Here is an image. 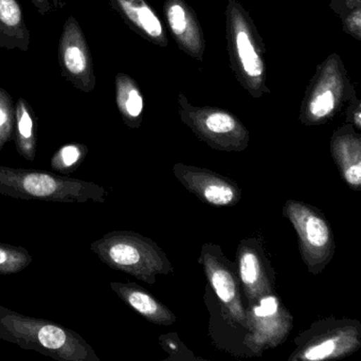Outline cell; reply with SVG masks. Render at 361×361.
<instances>
[{
    "label": "cell",
    "mask_w": 361,
    "mask_h": 361,
    "mask_svg": "<svg viewBox=\"0 0 361 361\" xmlns=\"http://www.w3.org/2000/svg\"><path fill=\"white\" fill-rule=\"evenodd\" d=\"M0 339L59 361H100L96 350L69 327L25 316L0 305Z\"/></svg>",
    "instance_id": "cell-1"
},
{
    "label": "cell",
    "mask_w": 361,
    "mask_h": 361,
    "mask_svg": "<svg viewBox=\"0 0 361 361\" xmlns=\"http://www.w3.org/2000/svg\"><path fill=\"white\" fill-rule=\"evenodd\" d=\"M225 16L228 54L236 80L252 98L271 94L265 44L250 13L236 0H229Z\"/></svg>",
    "instance_id": "cell-2"
},
{
    "label": "cell",
    "mask_w": 361,
    "mask_h": 361,
    "mask_svg": "<svg viewBox=\"0 0 361 361\" xmlns=\"http://www.w3.org/2000/svg\"><path fill=\"white\" fill-rule=\"evenodd\" d=\"M0 194L22 200L86 204L106 200L107 191L98 183L48 171L0 166Z\"/></svg>",
    "instance_id": "cell-3"
},
{
    "label": "cell",
    "mask_w": 361,
    "mask_h": 361,
    "mask_svg": "<svg viewBox=\"0 0 361 361\" xmlns=\"http://www.w3.org/2000/svg\"><path fill=\"white\" fill-rule=\"evenodd\" d=\"M102 263L149 285L159 276L174 274V267L157 243L134 231H111L90 244Z\"/></svg>",
    "instance_id": "cell-4"
},
{
    "label": "cell",
    "mask_w": 361,
    "mask_h": 361,
    "mask_svg": "<svg viewBox=\"0 0 361 361\" xmlns=\"http://www.w3.org/2000/svg\"><path fill=\"white\" fill-rule=\"evenodd\" d=\"M355 92L341 56L331 54L316 67L301 107L299 121L303 126H323L343 109Z\"/></svg>",
    "instance_id": "cell-5"
},
{
    "label": "cell",
    "mask_w": 361,
    "mask_h": 361,
    "mask_svg": "<svg viewBox=\"0 0 361 361\" xmlns=\"http://www.w3.org/2000/svg\"><path fill=\"white\" fill-rule=\"evenodd\" d=\"M288 361L338 360L361 348V323L356 319H319L293 340Z\"/></svg>",
    "instance_id": "cell-6"
},
{
    "label": "cell",
    "mask_w": 361,
    "mask_h": 361,
    "mask_svg": "<svg viewBox=\"0 0 361 361\" xmlns=\"http://www.w3.org/2000/svg\"><path fill=\"white\" fill-rule=\"evenodd\" d=\"M177 102L183 123L211 149L240 153L249 147L250 133L231 111L221 107L194 106L183 92Z\"/></svg>",
    "instance_id": "cell-7"
},
{
    "label": "cell",
    "mask_w": 361,
    "mask_h": 361,
    "mask_svg": "<svg viewBox=\"0 0 361 361\" xmlns=\"http://www.w3.org/2000/svg\"><path fill=\"white\" fill-rule=\"evenodd\" d=\"M283 215L297 232L300 255L308 272L319 276L336 252L331 224L318 208L300 200H287Z\"/></svg>",
    "instance_id": "cell-8"
},
{
    "label": "cell",
    "mask_w": 361,
    "mask_h": 361,
    "mask_svg": "<svg viewBox=\"0 0 361 361\" xmlns=\"http://www.w3.org/2000/svg\"><path fill=\"white\" fill-rule=\"evenodd\" d=\"M247 335L245 345L253 357L286 341L293 329V317L278 293H270L246 306Z\"/></svg>",
    "instance_id": "cell-9"
},
{
    "label": "cell",
    "mask_w": 361,
    "mask_h": 361,
    "mask_svg": "<svg viewBox=\"0 0 361 361\" xmlns=\"http://www.w3.org/2000/svg\"><path fill=\"white\" fill-rule=\"evenodd\" d=\"M198 263L206 274L208 285L231 320L247 329L246 300L238 279L235 262H231L221 246L204 243L200 249ZM248 331V329H247Z\"/></svg>",
    "instance_id": "cell-10"
},
{
    "label": "cell",
    "mask_w": 361,
    "mask_h": 361,
    "mask_svg": "<svg viewBox=\"0 0 361 361\" xmlns=\"http://www.w3.org/2000/svg\"><path fill=\"white\" fill-rule=\"evenodd\" d=\"M61 75L75 88L92 92L96 87L94 61L79 22L69 16L63 27L59 44Z\"/></svg>",
    "instance_id": "cell-11"
},
{
    "label": "cell",
    "mask_w": 361,
    "mask_h": 361,
    "mask_svg": "<svg viewBox=\"0 0 361 361\" xmlns=\"http://www.w3.org/2000/svg\"><path fill=\"white\" fill-rule=\"evenodd\" d=\"M235 265L246 306L276 291V272L266 255L263 240L259 238L240 240Z\"/></svg>",
    "instance_id": "cell-12"
},
{
    "label": "cell",
    "mask_w": 361,
    "mask_h": 361,
    "mask_svg": "<svg viewBox=\"0 0 361 361\" xmlns=\"http://www.w3.org/2000/svg\"><path fill=\"white\" fill-rule=\"evenodd\" d=\"M173 174L190 193L213 207H234L242 200V190L229 177L200 166L175 164Z\"/></svg>",
    "instance_id": "cell-13"
},
{
    "label": "cell",
    "mask_w": 361,
    "mask_h": 361,
    "mask_svg": "<svg viewBox=\"0 0 361 361\" xmlns=\"http://www.w3.org/2000/svg\"><path fill=\"white\" fill-rule=\"evenodd\" d=\"M162 10L166 26L179 49L194 60L202 62L206 42L193 8L185 0H166Z\"/></svg>",
    "instance_id": "cell-14"
},
{
    "label": "cell",
    "mask_w": 361,
    "mask_h": 361,
    "mask_svg": "<svg viewBox=\"0 0 361 361\" xmlns=\"http://www.w3.org/2000/svg\"><path fill=\"white\" fill-rule=\"evenodd\" d=\"M204 305L209 312V336L213 344L221 352L235 357H253L245 345L247 329L231 320L224 312L221 302L208 284L204 287Z\"/></svg>",
    "instance_id": "cell-15"
},
{
    "label": "cell",
    "mask_w": 361,
    "mask_h": 361,
    "mask_svg": "<svg viewBox=\"0 0 361 361\" xmlns=\"http://www.w3.org/2000/svg\"><path fill=\"white\" fill-rule=\"evenodd\" d=\"M331 157L344 183L353 191L361 190V135L352 124L340 126L331 135Z\"/></svg>",
    "instance_id": "cell-16"
},
{
    "label": "cell",
    "mask_w": 361,
    "mask_h": 361,
    "mask_svg": "<svg viewBox=\"0 0 361 361\" xmlns=\"http://www.w3.org/2000/svg\"><path fill=\"white\" fill-rule=\"evenodd\" d=\"M114 11L145 41L166 48L169 45L164 23L147 0H111Z\"/></svg>",
    "instance_id": "cell-17"
},
{
    "label": "cell",
    "mask_w": 361,
    "mask_h": 361,
    "mask_svg": "<svg viewBox=\"0 0 361 361\" xmlns=\"http://www.w3.org/2000/svg\"><path fill=\"white\" fill-rule=\"evenodd\" d=\"M111 288L126 305L140 314L149 322L161 326L174 324L177 318L170 308L136 283L113 281Z\"/></svg>",
    "instance_id": "cell-18"
},
{
    "label": "cell",
    "mask_w": 361,
    "mask_h": 361,
    "mask_svg": "<svg viewBox=\"0 0 361 361\" xmlns=\"http://www.w3.org/2000/svg\"><path fill=\"white\" fill-rule=\"evenodd\" d=\"M29 46L30 31L18 0H0V48L27 52Z\"/></svg>",
    "instance_id": "cell-19"
},
{
    "label": "cell",
    "mask_w": 361,
    "mask_h": 361,
    "mask_svg": "<svg viewBox=\"0 0 361 361\" xmlns=\"http://www.w3.org/2000/svg\"><path fill=\"white\" fill-rule=\"evenodd\" d=\"M116 103L128 128L137 130L142 124L145 98L138 83L126 73L116 75Z\"/></svg>",
    "instance_id": "cell-20"
},
{
    "label": "cell",
    "mask_w": 361,
    "mask_h": 361,
    "mask_svg": "<svg viewBox=\"0 0 361 361\" xmlns=\"http://www.w3.org/2000/svg\"><path fill=\"white\" fill-rule=\"evenodd\" d=\"M13 141L16 151L27 161H35L37 149V118L24 98L16 103Z\"/></svg>",
    "instance_id": "cell-21"
},
{
    "label": "cell",
    "mask_w": 361,
    "mask_h": 361,
    "mask_svg": "<svg viewBox=\"0 0 361 361\" xmlns=\"http://www.w3.org/2000/svg\"><path fill=\"white\" fill-rule=\"evenodd\" d=\"M88 147L82 143H68L58 149L50 160L52 170L61 175H69L77 171L85 160Z\"/></svg>",
    "instance_id": "cell-22"
},
{
    "label": "cell",
    "mask_w": 361,
    "mask_h": 361,
    "mask_svg": "<svg viewBox=\"0 0 361 361\" xmlns=\"http://www.w3.org/2000/svg\"><path fill=\"white\" fill-rule=\"evenodd\" d=\"M32 261V255L24 247L0 243V276L18 274Z\"/></svg>",
    "instance_id": "cell-23"
},
{
    "label": "cell",
    "mask_w": 361,
    "mask_h": 361,
    "mask_svg": "<svg viewBox=\"0 0 361 361\" xmlns=\"http://www.w3.org/2000/svg\"><path fill=\"white\" fill-rule=\"evenodd\" d=\"M16 103L11 94L0 87V151L13 140Z\"/></svg>",
    "instance_id": "cell-24"
},
{
    "label": "cell",
    "mask_w": 361,
    "mask_h": 361,
    "mask_svg": "<svg viewBox=\"0 0 361 361\" xmlns=\"http://www.w3.org/2000/svg\"><path fill=\"white\" fill-rule=\"evenodd\" d=\"M160 346L164 352L168 353L166 360L194 361L200 360V357H196L193 352L185 346V344L179 339L176 333H168L158 338Z\"/></svg>",
    "instance_id": "cell-25"
},
{
    "label": "cell",
    "mask_w": 361,
    "mask_h": 361,
    "mask_svg": "<svg viewBox=\"0 0 361 361\" xmlns=\"http://www.w3.org/2000/svg\"><path fill=\"white\" fill-rule=\"evenodd\" d=\"M342 30L356 41H361V7L342 16Z\"/></svg>",
    "instance_id": "cell-26"
},
{
    "label": "cell",
    "mask_w": 361,
    "mask_h": 361,
    "mask_svg": "<svg viewBox=\"0 0 361 361\" xmlns=\"http://www.w3.org/2000/svg\"><path fill=\"white\" fill-rule=\"evenodd\" d=\"M345 109V123L352 124L358 132L361 130V101L357 96L356 90L348 101Z\"/></svg>",
    "instance_id": "cell-27"
},
{
    "label": "cell",
    "mask_w": 361,
    "mask_h": 361,
    "mask_svg": "<svg viewBox=\"0 0 361 361\" xmlns=\"http://www.w3.org/2000/svg\"><path fill=\"white\" fill-rule=\"evenodd\" d=\"M361 7V0H331L329 8L336 16L342 18L348 12Z\"/></svg>",
    "instance_id": "cell-28"
},
{
    "label": "cell",
    "mask_w": 361,
    "mask_h": 361,
    "mask_svg": "<svg viewBox=\"0 0 361 361\" xmlns=\"http://www.w3.org/2000/svg\"><path fill=\"white\" fill-rule=\"evenodd\" d=\"M31 3L37 8V11L42 16H46L51 11V5L49 0H31Z\"/></svg>",
    "instance_id": "cell-29"
}]
</instances>
